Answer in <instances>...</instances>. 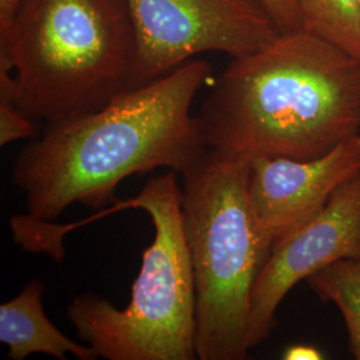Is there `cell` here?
Here are the masks:
<instances>
[{
	"label": "cell",
	"mask_w": 360,
	"mask_h": 360,
	"mask_svg": "<svg viewBox=\"0 0 360 360\" xmlns=\"http://www.w3.org/2000/svg\"><path fill=\"white\" fill-rule=\"evenodd\" d=\"M342 259L360 260V172L339 187L316 215L272 245L252 288L251 349L270 336L278 307L291 288Z\"/></svg>",
	"instance_id": "cell-7"
},
{
	"label": "cell",
	"mask_w": 360,
	"mask_h": 360,
	"mask_svg": "<svg viewBox=\"0 0 360 360\" xmlns=\"http://www.w3.org/2000/svg\"><path fill=\"white\" fill-rule=\"evenodd\" d=\"M248 162L247 156L208 148L180 175L199 360H243L251 349L252 288L271 248L248 205Z\"/></svg>",
	"instance_id": "cell-4"
},
{
	"label": "cell",
	"mask_w": 360,
	"mask_h": 360,
	"mask_svg": "<svg viewBox=\"0 0 360 360\" xmlns=\"http://www.w3.org/2000/svg\"><path fill=\"white\" fill-rule=\"evenodd\" d=\"M282 32L300 30V16L296 0H263Z\"/></svg>",
	"instance_id": "cell-13"
},
{
	"label": "cell",
	"mask_w": 360,
	"mask_h": 360,
	"mask_svg": "<svg viewBox=\"0 0 360 360\" xmlns=\"http://www.w3.org/2000/svg\"><path fill=\"white\" fill-rule=\"evenodd\" d=\"M123 205L146 211L155 227L127 307L86 292L68 306L67 316L103 359H198L195 282L176 172L151 178Z\"/></svg>",
	"instance_id": "cell-5"
},
{
	"label": "cell",
	"mask_w": 360,
	"mask_h": 360,
	"mask_svg": "<svg viewBox=\"0 0 360 360\" xmlns=\"http://www.w3.org/2000/svg\"><path fill=\"white\" fill-rule=\"evenodd\" d=\"M248 167L250 210L262 239L272 248L360 172V134L312 160L254 156Z\"/></svg>",
	"instance_id": "cell-8"
},
{
	"label": "cell",
	"mask_w": 360,
	"mask_h": 360,
	"mask_svg": "<svg viewBox=\"0 0 360 360\" xmlns=\"http://www.w3.org/2000/svg\"><path fill=\"white\" fill-rule=\"evenodd\" d=\"M283 358L287 360H311L322 359L323 356L316 348L297 345V346H291V347L287 348L285 352H284Z\"/></svg>",
	"instance_id": "cell-15"
},
{
	"label": "cell",
	"mask_w": 360,
	"mask_h": 360,
	"mask_svg": "<svg viewBox=\"0 0 360 360\" xmlns=\"http://www.w3.org/2000/svg\"><path fill=\"white\" fill-rule=\"evenodd\" d=\"M138 38L127 0H20L0 35L15 103L34 120L96 111L132 90Z\"/></svg>",
	"instance_id": "cell-3"
},
{
	"label": "cell",
	"mask_w": 360,
	"mask_h": 360,
	"mask_svg": "<svg viewBox=\"0 0 360 360\" xmlns=\"http://www.w3.org/2000/svg\"><path fill=\"white\" fill-rule=\"evenodd\" d=\"M211 74L206 60H190L96 111L47 122L13 160L28 219L50 221L74 203L104 206L131 175H181L208 150L191 108Z\"/></svg>",
	"instance_id": "cell-1"
},
{
	"label": "cell",
	"mask_w": 360,
	"mask_h": 360,
	"mask_svg": "<svg viewBox=\"0 0 360 360\" xmlns=\"http://www.w3.org/2000/svg\"><path fill=\"white\" fill-rule=\"evenodd\" d=\"M207 147L312 160L360 134V62L299 30L235 58L198 115Z\"/></svg>",
	"instance_id": "cell-2"
},
{
	"label": "cell",
	"mask_w": 360,
	"mask_h": 360,
	"mask_svg": "<svg viewBox=\"0 0 360 360\" xmlns=\"http://www.w3.org/2000/svg\"><path fill=\"white\" fill-rule=\"evenodd\" d=\"M323 303H334L342 312L354 359L360 360V260L342 259L307 278Z\"/></svg>",
	"instance_id": "cell-11"
},
{
	"label": "cell",
	"mask_w": 360,
	"mask_h": 360,
	"mask_svg": "<svg viewBox=\"0 0 360 360\" xmlns=\"http://www.w3.org/2000/svg\"><path fill=\"white\" fill-rule=\"evenodd\" d=\"M19 4L20 0H0V35L8 31Z\"/></svg>",
	"instance_id": "cell-14"
},
{
	"label": "cell",
	"mask_w": 360,
	"mask_h": 360,
	"mask_svg": "<svg viewBox=\"0 0 360 360\" xmlns=\"http://www.w3.org/2000/svg\"><path fill=\"white\" fill-rule=\"evenodd\" d=\"M300 30L360 62V0H296Z\"/></svg>",
	"instance_id": "cell-10"
},
{
	"label": "cell",
	"mask_w": 360,
	"mask_h": 360,
	"mask_svg": "<svg viewBox=\"0 0 360 360\" xmlns=\"http://www.w3.org/2000/svg\"><path fill=\"white\" fill-rule=\"evenodd\" d=\"M138 38L134 87L203 52L243 58L282 32L263 0H127Z\"/></svg>",
	"instance_id": "cell-6"
},
{
	"label": "cell",
	"mask_w": 360,
	"mask_h": 360,
	"mask_svg": "<svg viewBox=\"0 0 360 360\" xmlns=\"http://www.w3.org/2000/svg\"><path fill=\"white\" fill-rule=\"evenodd\" d=\"M43 292L44 284L34 279L0 306V342L8 347L7 356L23 360L32 354H46L65 360L71 354L80 360L98 359L95 348L67 338L52 324L43 309Z\"/></svg>",
	"instance_id": "cell-9"
},
{
	"label": "cell",
	"mask_w": 360,
	"mask_h": 360,
	"mask_svg": "<svg viewBox=\"0 0 360 360\" xmlns=\"http://www.w3.org/2000/svg\"><path fill=\"white\" fill-rule=\"evenodd\" d=\"M34 132V119L26 115L13 101L0 99V146L31 138Z\"/></svg>",
	"instance_id": "cell-12"
}]
</instances>
